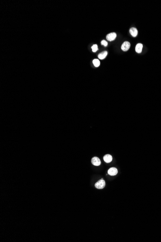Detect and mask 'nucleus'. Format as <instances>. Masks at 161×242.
Listing matches in <instances>:
<instances>
[{
  "mask_svg": "<svg viewBox=\"0 0 161 242\" xmlns=\"http://www.w3.org/2000/svg\"><path fill=\"white\" fill-rule=\"evenodd\" d=\"M91 162L94 166H99L101 164L100 160L96 157H94L92 159Z\"/></svg>",
  "mask_w": 161,
  "mask_h": 242,
  "instance_id": "5",
  "label": "nucleus"
},
{
  "mask_svg": "<svg viewBox=\"0 0 161 242\" xmlns=\"http://www.w3.org/2000/svg\"><path fill=\"white\" fill-rule=\"evenodd\" d=\"M93 63L94 66L96 67H98L100 64V62L99 60H98V59H94L93 61Z\"/></svg>",
  "mask_w": 161,
  "mask_h": 242,
  "instance_id": "10",
  "label": "nucleus"
},
{
  "mask_svg": "<svg viewBox=\"0 0 161 242\" xmlns=\"http://www.w3.org/2000/svg\"><path fill=\"white\" fill-rule=\"evenodd\" d=\"M130 47V43L129 42H124L121 46V49L124 51H127L128 50Z\"/></svg>",
  "mask_w": 161,
  "mask_h": 242,
  "instance_id": "2",
  "label": "nucleus"
},
{
  "mask_svg": "<svg viewBox=\"0 0 161 242\" xmlns=\"http://www.w3.org/2000/svg\"><path fill=\"white\" fill-rule=\"evenodd\" d=\"M107 51H103L102 53L98 54V57L100 60H103V59H104L106 57V56H107Z\"/></svg>",
  "mask_w": 161,
  "mask_h": 242,
  "instance_id": "9",
  "label": "nucleus"
},
{
  "mask_svg": "<svg viewBox=\"0 0 161 242\" xmlns=\"http://www.w3.org/2000/svg\"><path fill=\"white\" fill-rule=\"evenodd\" d=\"M108 174L111 176H114L117 175L118 173L117 169L115 167H112L108 169L107 171Z\"/></svg>",
  "mask_w": 161,
  "mask_h": 242,
  "instance_id": "4",
  "label": "nucleus"
},
{
  "mask_svg": "<svg viewBox=\"0 0 161 242\" xmlns=\"http://www.w3.org/2000/svg\"><path fill=\"white\" fill-rule=\"evenodd\" d=\"M143 45L142 44H137L135 46V51L138 53H140L142 52Z\"/></svg>",
  "mask_w": 161,
  "mask_h": 242,
  "instance_id": "6",
  "label": "nucleus"
},
{
  "mask_svg": "<svg viewBox=\"0 0 161 242\" xmlns=\"http://www.w3.org/2000/svg\"><path fill=\"white\" fill-rule=\"evenodd\" d=\"M129 32L130 34L132 35V36L133 37H136L138 33L137 30L135 28H131L129 30Z\"/></svg>",
  "mask_w": 161,
  "mask_h": 242,
  "instance_id": "8",
  "label": "nucleus"
},
{
  "mask_svg": "<svg viewBox=\"0 0 161 242\" xmlns=\"http://www.w3.org/2000/svg\"><path fill=\"white\" fill-rule=\"evenodd\" d=\"M103 160L106 163H110L112 160V158L110 155L107 154L104 156Z\"/></svg>",
  "mask_w": 161,
  "mask_h": 242,
  "instance_id": "7",
  "label": "nucleus"
},
{
  "mask_svg": "<svg viewBox=\"0 0 161 242\" xmlns=\"http://www.w3.org/2000/svg\"><path fill=\"white\" fill-rule=\"evenodd\" d=\"M94 186L96 188L102 189L105 186V182L103 179H101L95 184Z\"/></svg>",
  "mask_w": 161,
  "mask_h": 242,
  "instance_id": "1",
  "label": "nucleus"
},
{
  "mask_svg": "<svg viewBox=\"0 0 161 242\" xmlns=\"http://www.w3.org/2000/svg\"><path fill=\"white\" fill-rule=\"evenodd\" d=\"M92 49L93 50V52H95L98 50V47H97V45H94L92 46Z\"/></svg>",
  "mask_w": 161,
  "mask_h": 242,
  "instance_id": "11",
  "label": "nucleus"
},
{
  "mask_svg": "<svg viewBox=\"0 0 161 242\" xmlns=\"http://www.w3.org/2000/svg\"><path fill=\"white\" fill-rule=\"evenodd\" d=\"M116 34L115 32H112L107 34L106 36V38L108 41H112L116 39Z\"/></svg>",
  "mask_w": 161,
  "mask_h": 242,
  "instance_id": "3",
  "label": "nucleus"
},
{
  "mask_svg": "<svg viewBox=\"0 0 161 242\" xmlns=\"http://www.w3.org/2000/svg\"><path fill=\"white\" fill-rule=\"evenodd\" d=\"M101 45H104V46H107V41H106L105 40L102 41H101Z\"/></svg>",
  "mask_w": 161,
  "mask_h": 242,
  "instance_id": "12",
  "label": "nucleus"
}]
</instances>
